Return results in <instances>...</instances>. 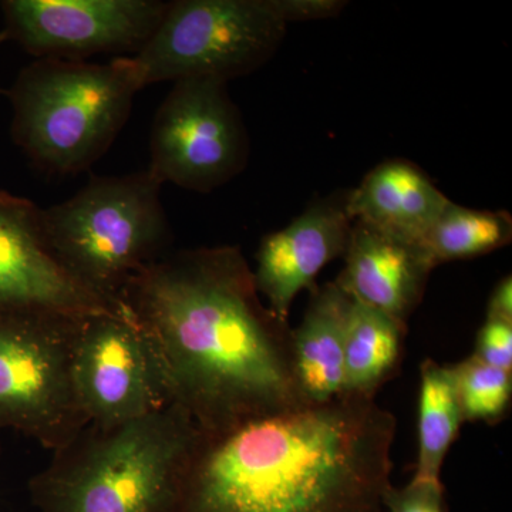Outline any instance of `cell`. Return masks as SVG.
<instances>
[{
    "label": "cell",
    "instance_id": "obj_1",
    "mask_svg": "<svg viewBox=\"0 0 512 512\" xmlns=\"http://www.w3.org/2000/svg\"><path fill=\"white\" fill-rule=\"evenodd\" d=\"M120 301L150 342L171 404L201 433L309 406L293 373L292 328L262 301L241 248L161 256Z\"/></svg>",
    "mask_w": 512,
    "mask_h": 512
},
{
    "label": "cell",
    "instance_id": "obj_2",
    "mask_svg": "<svg viewBox=\"0 0 512 512\" xmlns=\"http://www.w3.org/2000/svg\"><path fill=\"white\" fill-rule=\"evenodd\" d=\"M394 437L392 413L350 396L201 433L174 512H377Z\"/></svg>",
    "mask_w": 512,
    "mask_h": 512
},
{
    "label": "cell",
    "instance_id": "obj_3",
    "mask_svg": "<svg viewBox=\"0 0 512 512\" xmlns=\"http://www.w3.org/2000/svg\"><path fill=\"white\" fill-rule=\"evenodd\" d=\"M201 431L181 407L86 424L30 480L40 512H174Z\"/></svg>",
    "mask_w": 512,
    "mask_h": 512
},
{
    "label": "cell",
    "instance_id": "obj_4",
    "mask_svg": "<svg viewBox=\"0 0 512 512\" xmlns=\"http://www.w3.org/2000/svg\"><path fill=\"white\" fill-rule=\"evenodd\" d=\"M140 90L130 56L104 64L36 59L10 87V134L39 170L83 173L113 146Z\"/></svg>",
    "mask_w": 512,
    "mask_h": 512
},
{
    "label": "cell",
    "instance_id": "obj_5",
    "mask_svg": "<svg viewBox=\"0 0 512 512\" xmlns=\"http://www.w3.org/2000/svg\"><path fill=\"white\" fill-rule=\"evenodd\" d=\"M163 184L150 171L92 175L69 200L42 208L47 248L74 281L111 303L171 239Z\"/></svg>",
    "mask_w": 512,
    "mask_h": 512
},
{
    "label": "cell",
    "instance_id": "obj_6",
    "mask_svg": "<svg viewBox=\"0 0 512 512\" xmlns=\"http://www.w3.org/2000/svg\"><path fill=\"white\" fill-rule=\"evenodd\" d=\"M286 30L274 0H174L130 59L143 89L187 79L228 84L265 66Z\"/></svg>",
    "mask_w": 512,
    "mask_h": 512
},
{
    "label": "cell",
    "instance_id": "obj_7",
    "mask_svg": "<svg viewBox=\"0 0 512 512\" xmlns=\"http://www.w3.org/2000/svg\"><path fill=\"white\" fill-rule=\"evenodd\" d=\"M82 319L0 309V430L19 431L55 451L86 426L72 383Z\"/></svg>",
    "mask_w": 512,
    "mask_h": 512
},
{
    "label": "cell",
    "instance_id": "obj_8",
    "mask_svg": "<svg viewBox=\"0 0 512 512\" xmlns=\"http://www.w3.org/2000/svg\"><path fill=\"white\" fill-rule=\"evenodd\" d=\"M249 151L247 126L228 84L180 80L154 117L147 170L163 185L207 194L247 168Z\"/></svg>",
    "mask_w": 512,
    "mask_h": 512
},
{
    "label": "cell",
    "instance_id": "obj_9",
    "mask_svg": "<svg viewBox=\"0 0 512 512\" xmlns=\"http://www.w3.org/2000/svg\"><path fill=\"white\" fill-rule=\"evenodd\" d=\"M72 383L80 412L94 426H119L171 404L160 363L127 309L80 320Z\"/></svg>",
    "mask_w": 512,
    "mask_h": 512
},
{
    "label": "cell",
    "instance_id": "obj_10",
    "mask_svg": "<svg viewBox=\"0 0 512 512\" xmlns=\"http://www.w3.org/2000/svg\"><path fill=\"white\" fill-rule=\"evenodd\" d=\"M163 0H5V40L36 59H86L103 53L134 56L163 19Z\"/></svg>",
    "mask_w": 512,
    "mask_h": 512
},
{
    "label": "cell",
    "instance_id": "obj_11",
    "mask_svg": "<svg viewBox=\"0 0 512 512\" xmlns=\"http://www.w3.org/2000/svg\"><path fill=\"white\" fill-rule=\"evenodd\" d=\"M40 211L28 198L0 190V309L67 318L124 311L64 271L47 248Z\"/></svg>",
    "mask_w": 512,
    "mask_h": 512
},
{
    "label": "cell",
    "instance_id": "obj_12",
    "mask_svg": "<svg viewBox=\"0 0 512 512\" xmlns=\"http://www.w3.org/2000/svg\"><path fill=\"white\" fill-rule=\"evenodd\" d=\"M349 191L312 202L284 229L266 235L252 269L256 289L268 308L288 322L296 296L312 291L326 265L345 255L352 218Z\"/></svg>",
    "mask_w": 512,
    "mask_h": 512
},
{
    "label": "cell",
    "instance_id": "obj_13",
    "mask_svg": "<svg viewBox=\"0 0 512 512\" xmlns=\"http://www.w3.org/2000/svg\"><path fill=\"white\" fill-rule=\"evenodd\" d=\"M343 258L339 288L407 328L434 269L423 248L355 220Z\"/></svg>",
    "mask_w": 512,
    "mask_h": 512
},
{
    "label": "cell",
    "instance_id": "obj_14",
    "mask_svg": "<svg viewBox=\"0 0 512 512\" xmlns=\"http://www.w3.org/2000/svg\"><path fill=\"white\" fill-rule=\"evenodd\" d=\"M448 202L419 167L407 160H387L349 191L348 211L353 221L420 245Z\"/></svg>",
    "mask_w": 512,
    "mask_h": 512
},
{
    "label": "cell",
    "instance_id": "obj_15",
    "mask_svg": "<svg viewBox=\"0 0 512 512\" xmlns=\"http://www.w3.org/2000/svg\"><path fill=\"white\" fill-rule=\"evenodd\" d=\"M352 299L336 282L316 286L308 308L292 329L293 373L306 404H326L342 396L343 346Z\"/></svg>",
    "mask_w": 512,
    "mask_h": 512
},
{
    "label": "cell",
    "instance_id": "obj_16",
    "mask_svg": "<svg viewBox=\"0 0 512 512\" xmlns=\"http://www.w3.org/2000/svg\"><path fill=\"white\" fill-rule=\"evenodd\" d=\"M404 338L406 326L352 299L343 346L342 396L375 399L399 370Z\"/></svg>",
    "mask_w": 512,
    "mask_h": 512
},
{
    "label": "cell",
    "instance_id": "obj_17",
    "mask_svg": "<svg viewBox=\"0 0 512 512\" xmlns=\"http://www.w3.org/2000/svg\"><path fill=\"white\" fill-rule=\"evenodd\" d=\"M464 423L451 365L420 366L419 454L414 478L440 480L441 467Z\"/></svg>",
    "mask_w": 512,
    "mask_h": 512
},
{
    "label": "cell",
    "instance_id": "obj_18",
    "mask_svg": "<svg viewBox=\"0 0 512 512\" xmlns=\"http://www.w3.org/2000/svg\"><path fill=\"white\" fill-rule=\"evenodd\" d=\"M511 239L512 218L507 211L471 210L450 201L420 247L437 268L446 262L490 254L507 247Z\"/></svg>",
    "mask_w": 512,
    "mask_h": 512
},
{
    "label": "cell",
    "instance_id": "obj_19",
    "mask_svg": "<svg viewBox=\"0 0 512 512\" xmlns=\"http://www.w3.org/2000/svg\"><path fill=\"white\" fill-rule=\"evenodd\" d=\"M453 369L463 420L494 424L507 417L512 400V372L485 365L473 355Z\"/></svg>",
    "mask_w": 512,
    "mask_h": 512
},
{
    "label": "cell",
    "instance_id": "obj_20",
    "mask_svg": "<svg viewBox=\"0 0 512 512\" xmlns=\"http://www.w3.org/2000/svg\"><path fill=\"white\" fill-rule=\"evenodd\" d=\"M387 512H447L441 480L414 478L403 488H389L383 497Z\"/></svg>",
    "mask_w": 512,
    "mask_h": 512
},
{
    "label": "cell",
    "instance_id": "obj_21",
    "mask_svg": "<svg viewBox=\"0 0 512 512\" xmlns=\"http://www.w3.org/2000/svg\"><path fill=\"white\" fill-rule=\"evenodd\" d=\"M473 356L485 365L512 372V323L485 320L478 330Z\"/></svg>",
    "mask_w": 512,
    "mask_h": 512
},
{
    "label": "cell",
    "instance_id": "obj_22",
    "mask_svg": "<svg viewBox=\"0 0 512 512\" xmlns=\"http://www.w3.org/2000/svg\"><path fill=\"white\" fill-rule=\"evenodd\" d=\"M274 3L286 25L336 18L346 8L343 0H274Z\"/></svg>",
    "mask_w": 512,
    "mask_h": 512
},
{
    "label": "cell",
    "instance_id": "obj_23",
    "mask_svg": "<svg viewBox=\"0 0 512 512\" xmlns=\"http://www.w3.org/2000/svg\"><path fill=\"white\" fill-rule=\"evenodd\" d=\"M485 320H500V322L512 323L511 275L505 276L495 285L494 291L488 299Z\"/></svg>",
    "mask_w": 512,
    "mask_h": 512
},
{
    "label": "cell",
    "instance_id": "obj_24",
    "mask_svg": "<svg viewBox=\"0 0 512 512\" xmlns=\"http://www.w3.org/2000/svg\"><path fill=\"white\" fill-rule=\"evenodd\" d=\"M3 40H5V37H3L2 32H0V43H2Z\"/></svg>",
    "mask_w": 512,
    "mask_h": 512
}]
</instances>
